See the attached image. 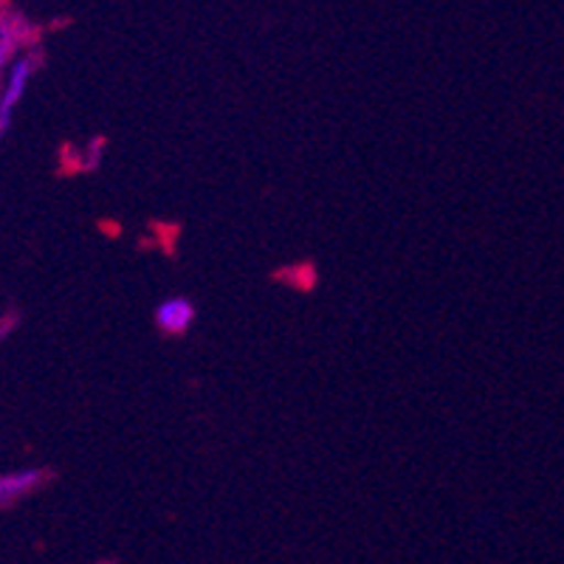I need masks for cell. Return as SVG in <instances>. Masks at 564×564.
Returning a JSON list of instances; mask_svg holds the SVG:
<instances>
[{"mask_svg":"<svg viewBox=\"0 0 564 564\" xmlns=\"http://www.w3.org/2000/svg\"><path fill=\"white\" fill-rule=\"evenodd\" d=\"M34 70H37V59L34 57H18L7 70L3 88H0V135L12 128L14 110H18L20 99L26 97V88L32 83Z\"/></svg>","mask_w":564,"mask_h":564,"instance_id":"obj_1","label":"cell"},{"mask_svg":"<svg viewBox=\"0 0 564 564\" xmlns=\"http://www.w3.org/2000/svg\"><path fill=\"white\" fill-rule=\"evenodd\" d=\"M198 319V308L189 296H167L161 300L153 311V322L164 336H184Z\"/></svg>","mask_w":564,"mask_h":564,"instance_id":"obj_2","label":"cell"},{"mask_svg":"<svg viewBox=\"0 0 564 564\" xmlns=\"http://www.w3.org/2000/svg\"><path fill=\"white\" fill-rule=\"evenodd\" d=\"M45 471L43 468H18V471H9V475H0V508L12 506V502L23 500L26 494H32L34 488L43 486Z\"/></svg>","mask_w":564,"mask_h":564,"instance_id":"obj_3","label":"cell"},{"mask_svg":"<svg viewBox=\"0 0 564 564\" xmlns=\"http://www.w3.org/2000/svg\"><path fill=\"white\" fill-rule=\"evenodd\" d=\"M23 37H26V29L18 18H0V70L18 59Z\"/></svg>","mask_w":564,"mask_h":564,"instance_id":"obj_4","label":"cell"}]
</instances>
